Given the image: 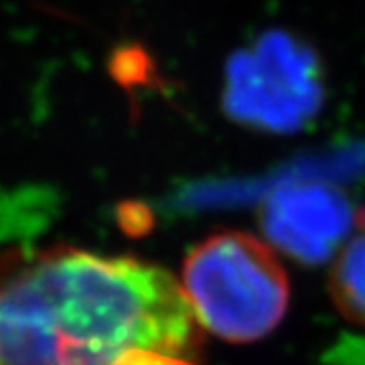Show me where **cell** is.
<instances>
[{
    "label": "cell",
    "instance_id": "cell-1",
    "mask_svg": "<svg viewBox=\"0 0 365 365\" xmlns=\"http://www.w3.org/2000/svg\"><path fill=\"white\" fill-rule=\"evenodd\" d=\"M200 346L192 306L161 267L66 245L0 255V365H115L130 350Z\"/></svg>",
    "mask_w": 365,
    "mask_h": 365
},
{
    "label": "cell",
    "instance_id": "cell-2",
    "mask_svg": "<svg viewBox=\"0 0 365 365\" xmlns=\"http://www.w3.org/2000/svg\"><path fill=\"white\" fill-rule=\"evenodd\" d=\"M180 289L202 330L249 344L273 332L291 302V284L275 251L245 231H220L182 262Z\"/></svg>",
    "mask_w": 365,
    "mask_h": 365
},
{
    "label": "cell",
    "instance_id": "cell-3",
    "mask_svg": "<svg viewBox=\"0 0 365 365\" xmlns=\"http://www.w3.org/2000/svg\"><path fill=\"white\" fill-rule=\"evenodd\" d=\"M324 99L322 58L293 34L257 36L227 64L222 108L242 125L293 135L317 119Z\"/></svg>",
    "mask_w": 365,
    "mask_h": 365
},
{
    "label": "cell",
    "instance_id": "cell-4",
    "mask_svg": "<svg viewBox=\"0 0 365 365\" xmlns=\"http://www.w3.org/2000/svg\"><path fill=\"white\" fill-rule=\"evenodd\" d=\"M267 240L299 264H324L365 229V207L326 182L275 190L259 210Z\"/></svg>",
    "mask_w": 365,
    "mask_h": 365
},
{
    "label": "cell",
    "instance_id": "cell-5",
    "mask_svg": "<svg viewBox=\"0 0 365 365\" xmlns=\"http://www.w3.org/2000/svg\"><path fill=\"white\" fill-rule=\"evenodd\" d=\"M328 293L341 317L365 330V229L336 253L328 275Z\"/></svg>",
    "mask_w": 365,
    "mask_h": 365
},
{
    "label": "cell",
    "instance_id": "cell-6",
    "mask_svg": "<svg viewBox=\"0 0 365 365\" xmlns=\"http://www.w3.org/2000/svg\"><path fill=\"white\" fill-rule=\"evenodd\" d=\"M115 365H194L180 354H168L159 350H130Z\"/></svg>",
    "mask_w": 365,
    "mask_h": 365
}]
</instances>
